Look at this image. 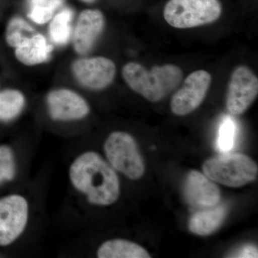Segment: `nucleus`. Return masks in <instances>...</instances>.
<instances>
[{
  "instance_id": "f257e3e1",
  "label": "nucleus",
  "mask_w": 258,
  "mask_h": 258,
  "mask_svg": "<svg viewBox=\"0 0 258 258\" xmlns=\"http://www.w3.org/2000/svg\"><path fill=\"white\" fill-rule=\"evenodd\" d=\"M69 177L75 189L92 205L108 206L119 197L116 173L96 152H85L76 158L70 166Z\"/></svg>"
},
{
  "instance_id": "39448f33",
  "label": "nucleus",
  "mask_w": 258,
  "mask_h": 258,
  "mask_svg": "<svg viewBox=\"0 0 258 258\" xmlns=\"http://www.w3.org/2000/svg\"><path fill=\"white\" fill-rule=\"evenodd\" d=\"M108 164L132 180L140 179L145 171L143 158L132 135L123 132L110 134L104 144Z\"/></svg>"
},
{
  "instance_id": "f03ea898",
  "label": "nucleus",
  "mask_w": 258,
  "mask_h": 258,
  "mask_svg": "<svg viewBox=\"0 0 258 258\" xmlns=\"http://www.w3.org/2000/svg\"><path fill=\"white\" fill-rule=\"evenodd\" d=\"M122 76L131 89L151 102L164 99L179 86L183 79L182 71L175 64L154 66L148 70L135 62L123 66Z\"/></svg>"
},
{
  "instance_id": "a211bd4d",
  "label": "nucleus",
  "mask_w": 258,
  "mask_h": 258,
  "mask_svg": "<svg viewBox=\"0 0 258 258\" xmlns=\"http://www.w3.org/2000/svg\"><path fill=\"white\" fill-rule=\"evenodd\" d=\"M63 0H28V18L34 23L43 25L53 18Z\"/></svg>"
},
{
  "instance_id": "1a4fd4ad",
  "label": "nucleus",
  "mask_w": 258,
  "mask_h": 258,
  "mask_svg": "<svg viewBox=\"0 0 258 258\" xmlns=\"http://www.w3.org/2000/svg\"><path fill=\"white\" fill-rule=\"evenodd\" d=\"M72 71L83 86L93 91H101L113 83L116 68L114 62L107 57H94L74 61Z\"/></svg>"
},
{
  "instance_id": "ddd939ff",
  "label": "nucleus",
  "mask_w": 258,
  "mask_h": 258,
  "mask_svg": "<svg viewBox=\"0 0 258 258\" xmlns=\"http://www.w3.org/2000/svg\"><path fill=\"white\" fill-rule=\"evenodd\" d=\"M225 205H217L194 214L189 222V230L195 235L207 236L215 232L227 217Z\"/></svg>"
},
{
  "instance_id": "2eb2a0df",
  "label": "nucleus",
  "mask_w": 258,
  "mask_h": 258,
  "mask_svg": "<svg viewBox=\"0 0 258 258\" xmlns=\"http://www.w3.org/2000/svg\"><path fill=\"white\" fill-rule=\"evenodd\" d=\"M99 258H150L144 247L135 242L114 239L106 241L100 246L97 252Z\"/></svg>"
},
{
  "instance_id": "412c9836",
  "label": "nucleus",
  "mask_w": 258,
  "mask_h": 258,
  "mask_svg": "<svg viewBox=\"0 0 258 258\" xmlns=\"http://www.w3.org/2000/svg\"><path fill=\"white\" fill-rule=\"evenodd\" d=\"M15 175L14 155L8 147H0V183L10 181Z\"/></svg>"
},
{
  "instance_id": "f8f14e48",
  "label": "nucleus",
  "mask_w": 258,
  "mask_h": 258,
  "mask_svg": "<svg viewBox=\"0 0 258 258\" xmlns=\"http://www.w3.org/2000/svg\"><path fill=\"white\" fill-rule=\"evenodd\" d=\"M105 27L101 11L86 10L80 14L73 37L74 50L79 55H86L95 45Z\"/></svg>"
},
{
  "instance_id": "5701e85b",
  "label": "nucleus",
  "mask_w": 258,
  "mask_h": 258,
  "mask_svg": "<svg viewBox=\"0 0 258 258\" xmlns=\"http://www.w3.org/2000/svg\"><path fill=\"white\" fill-rule=\"evenodd\" d=\"M81 1L85 2L86 3H94L96 0H81Z\"/></svg>"
},
{
  "instance_id": "423d86ee",
  "label": "nucleus",
  "mask_w": 258,
  "mask_h": 258,
  "mask_svg": "<svg viewBox=\"0 0 258 258\" xmlns=\"http://www.w3.org/2000/svg\"><path fill=\"white\" fill-rule=\"evenodd\" d=\"M257 94V76L247 66H238L231 75L226 108L230 114H242L253 103Z\"/></svg>"
},
{
  "instance_id": "0eeeda50",
  "label": "nucleus",
  "mask_w": 258,
  "mask_h": 258,
  "mask_svg": "<svg viewBox=\"0 0 258 258\" xmlns=\"http://www.w3.org/2000/svg\"><path fill=\"white\" fill-rule=\"evenodd\" d=\"M29 217V205L21 195L0 200V245L13 243L23 234Z\"/></svg>"
},
{
  "instance_id": "dca6fc26",
  "label": "nucleus",
  "mask_w": 258,
  "mask_h": 258,
  "mask_svg": "<svg viewBox=\"0 0 258 258\" xmlns=\"http://www.w3.org/2000/svg\"><path fill=\"white\" fill-rule=\"evenodd\" d=\"M25 98L18 90L7 89L0 92V120L10 121L23 111Z\"/></svg>"
},
{
  "instance_id": "f3484780",
  "label": "nucleus",
  "mask_w": 258,
  "mask_h": 258,
  "mask_svg": "<svg viewBox=\"0 0 258 258\" xmlns=\"http://www.w3.org/2000/svg\"><path fill=\"white\" fill-rule=\"evenodd\" d=\"M73 16L72 10L66 8L51 19L49 34L51 40L56 45H64L69 42L71 35Z\"/></svg>"
},
{
  "instance_id": "20e7f679",
  "label": "nucleus",
  "mask_w": 258,
  "mask_h": 258,
  "mask_svg": "<svg viewBox=\"0 0 258 258\" xmlns=\"http://www.w3.org/2000/svg\"><path fill=\"white\" fill-rule=\"evenodd\" d=\"M221 15L219 0H169L164 10L166 23L178 29L208 25L217 21Z\"/></svg>"
},
{
  "instance_id": "aec40b11",
  "label": "nucleus",
  "mask_w": 258,
  "mask_h": 258,
  "mask_svg": "<svg viewBox=\"0 0 258 258\" xmlns=\"http://www.w3.org/2000/svg\"><path fill=\"white\" fill-rule=\"evenodd\" d=\"M236 125L230 117H226L222 120L219 130L217 146L222 153H227L232 150L235 144Z\"/></svg>"
},
{
  "instance_id": "4be33fe9",
  "label": "nucleus",
  "mask_w": 258,
  "mask_h": 258,
  "mask_svg": "<svg viewBox=\"0 0 258 258\" xmlns=\"http://www.w3.org/2000/svg\"><path fill=\"white\" fill-rule=\"evenodd\" d=\"M232 257H257V248L253 244H247L231 254Z\"/></svg>"
},
{
  "instance_id": "9d476101",
  "label": "nucleus",
  "mask_w": 258,
  "mask_h": 258,
  "mask_svg": "<svg viewBox=\"0 0 258 258\" xmlns=\"http://www.w3.org/2000/svg\"><path fill=\"white\" fill-rule=\"evenodd\" d=\"M47 103L49 114L55 120L82 119L90 112L86 100L79 93L66 88L54 90L49 93Z\"/></svg>"
},
{
  "instance_id": "9b49d317",
  "label": "nucleus",
  "mask_w": 258,
  "mask_h": 258,
  "mask_svg": "<svg viewBox=\"0 0 258 258\" xmlns=\"http://www.w3.org/2000/svg\"><path fill=\"white\" fill-rule=\"evenodd\" d=\"M184 195L191 207L208 208L220 203L221 194L217 186L208 176L200 171H189L184 184Z\"/></svg>"
},
{
  "instance_id": "6e6552de",
  "label": "nucleus",
  "mask_w": 258,
  "mask_h": 258,
  "mask_svg": "<svg viewBox=\"0 0 258 258\" xmlns=\"http://www.w3.org/2000/svg\"><path fill=\"white\" fill-rule=\"evenodd\" d=\"M211 75L203 70L191 73L171 98V110L176 115H186L200 106L211 84Z\"/></svg>"
},
{
  "instance_id": "6ab92c4d",
  "label": "nucleus",
  "mask_w": 258,
  "mask_h": 258,
  "mask_svg": "<svg viewBox=\"0 0 258 258\" xmlns=\"http://www.w3.org/2000/svg\"><path fill=\"white\" fill-rule=\"evenodd\" d=\"M37 34L31 25L21 18H14L7 27L5 39L10 46L18 47Z\"/></svg>"
},
{
  "instance_id": "7ed1b4c3",
  "label": "nucleus",
  "mask_w": 258,
  "mask_h": 258,
  "mask_svg": "<svg viewBox=\"0 0 258 258\" xmlns=\"http://www.w3.org/2000/svg\"><path fill=\"white\" fill-rule=\"evenodd\" d=\"M205 175L215 182L239 187L257 179V164L250 157L237 153H223L203 164Z\"/></svg>"
},
{
  "instance_id": "4468645a",
  "label": "nucleus",
  "mask_w": 258,
  "mask_h": 258,
  "mask_svg": "<svg viewBox=\"0 0 258 258\" xmlns=\"http://www.w3.org/2000/svg\"><path fill=\"white\" fill-rule=\"evenodd\" d=\"M53 47L47 43L42 34L37 33L27 41L16 47L15 56L21 63L35 66L48 60Z\"/></svg>"
}]
</instances>
